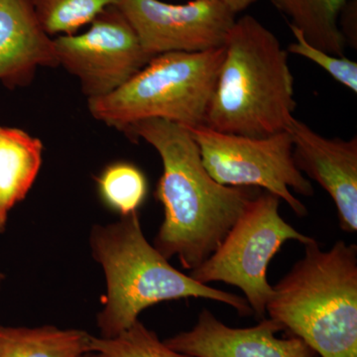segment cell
<instances>
[{
  "mask_svg": "<svg viewBox=\"0 0 357 357\" xmlns=\"http://www.w3.org/2000/svg\"><path fill=\"white\" fill-rule=\"evenodd\" d=\"M121 131L130 139L151 145L163 164L155 196L163 206L164 220L154 248L166 259L177 257L184 269H197L215 252L257 194L213 180L191 132L180 124L144 119Z\"/></svg>",
  "mask_w": 357,
  "mask_h": 357,
  "instance_id": "cell-1",
  "label": "cell"
},
{
  "mask_svg": "<svg viewBox=\"0 0 357 357\" xmlns=\"http://www.w3.org/2000/svg\"><path fill=\"white\" fill-rule=\"evenodd\" d=\"M288 55L276 35L253 16L236 20L204 126L249 137L288 131L297 105Z\"/></svg>",
  "mask_w": 357,
  "mask_h": 357,
  "instance_id": "cell-2",
  "label": "cell"
},
{
  "mask_svg": "<svg viewBox=\"0 0 357 357\" xmlns=\"http://www.w3.org/2000/svg\"><path fill=\"white\" fill-rule=\"evenodd\" d=\"M89 246L107 282L96 318L100 337H116L139 321L147 307L166 301L199 298L229 305L241 316L253 314L245 298L199 283L174 268L147 241L138 211L93 225Z\"/></svg>",
  "mask_w": 357,
  "mask_h": 357,
  "instance_id": "cell-3",
  "label": "cell"
},
{
  "mask_svg": "<svg viewBox=\"0 0 357 357\" xmlns=\"http://www.w3.org/2000/svg\"><path fill=\"white\" fill-rule=\"evenodd\" d=\"M273 287L266 312L321 357H357V246L316 239Z\"/></svg>",
  "mask_w": 357,
  "mask_h": 357,
  "instance_id": "cell-4",
  "label": "cell"
},
{
  "mask_svg": "<svg viewBox=\"0 0 357 357\" xmlns=\"http://www.w3.org/2000/svg\"><path fill=\"white\" fill-rule=\"evenodd\" d=\"M223 57L225 47L159 54L114 93L88 100L89 114L119 131L151 119L204 126Z\"/></svg>",
  "mask_w": 357,
  "mask_h": 357,
  "instance_id": "cell-5",
  "label": "cell"
},
{
  "mask_svg": "<svg viewBox=\"0 0 357 357\" xmlns=\"http://www.w3.org/2000/svg\"><path fill=\"white\" fill-rule=\"evenodd\" d=\"M281 199L258 194L248 204L222 243L190 276L199 283L223 282L241 289L257 318L264 319L273 286L267 280L268 265L288 241L303 245L312 237L301 234L279 213Z\"/></svg>",
  "mask_w": 357,
  "mask_h": 357,
  "instance_id": "cell-6",
  "label": "cell"
},
{
  "mask_svg": "<svg viewBox=\"0 0 357 357\" xmlns=\"http://www.w3.org/2000/svg\"><path fill=\"white\" fill-rule=\"evenodd\" d=\"M196 141L206 171L218 184L258 187L285 202L298 217H306V206L292 191L305 197L314 187L296 166L289 131L249 137L218 132L201 126L188 128Z\"/></svg>",
  "mask_w": 357,
  "mask_h": 357,
  "instance_id": "cell-7",
  "label": "cell"
},
{
  "mask_svg": "<svg viewBox=\"0 0 357 357\" xmlns=\"http://www.w3.org/2000/svg\"><path fill=\"white\" fill-rule=\"evenodd\" d=\"M59 66L77 77L88 100L114 93L151 60L117 6L98 14L81 34L54 38Z\"/></svg>",
  "mask_w": 357,
  "mask_h": 357,
  "instance_id": "cell-8",
  "label": "cell"
},
{
  "mask_svg": "<svg viewBox=\"0 0 357 357\" xmlns=\"http://www.w3.org/2000/svg\"><path fill=\"white\" fill-rule=\"evenodd\" d=\"M152 57L169 52H203L225 47L236 15L222 0H119L116 6Z\"/></svg>",
  "mask_w": 357,
  "mask_h": 357,
  "instance_id": "cell-9",
  "label": "cell"
},
{
  "mask_svg": "<svg viewBox=\"0 0 357 357\" xmlns=\"http://www.w3.org/2000/svg\"><path fill=\"white\" fill-rule=\"evenodd\" d=\"M289 132L293 139L296 166L318 183L333 199L338 223L345 232L357 231V138H328L294 119Z\"/></svg>",
  "mask_w": 357,
  "mask_h": 357,
  "instance_id": "cell-10",
  "label": "cell"
},
{
  "mask_svg": "<svg viewBox=\"0 0 357 357\" xmlns=\"http://www.w3.org/2000/svg\"><path fill=\"white\" fill-rule=\"evenodd\" d=\"M283 328L272 319H262L246 328H230L208 309L199 312L192 330L164 340L174 351L192 357H317L301 338L276 337Z\"/></svg>",
  "mask_w": 357,
  "mask_h": 357,
  "instance_id": "cell-11",
  "label": "cell"
},
{
  "mask_svg": "<svg viewBox=\"0 0 357 357\" xmlns=\"http://www.w3.org/2000/svg\"><path fill=\"white\" fill-rule=\"evenodd\" d=\"M56 67L54 38L42 27L31 0H0V84L26 88L40 68Z\"/></svg>",
  "mask_w": 357,
  "mask_h": 357,
  "instance_id": "cell-12",
  "label": "cell"
},
{
  "mask_svg": "<svg viewBox=\"0 0 357 357\" xmlns=\"http://www.w3.org/2000/svg\"><path fill=\"white\" fill-rule=\"evenodd\" d=\"M43 152L39 138L0 124V234L6 231L9 213L34 185Z\"/></svg>",
  "mask_w": 357,
  "mask_h": 357,
  "instance_id": "cell-13",
  "label": "cell"
},
{
  "mask_svg": "<svg viewBox=\"0 0 357 357\" xmlns=\"http://www.w3.org/2000/svg\"><path fill=\"white\" fill-rule=\"evenodd\" d=\"M91 338L76 328L0 326V357H79L91 351Z\"/></svg>",
  "mask_w": 357,
  "mask_h": 357,
  "instance_id": "cell-14",
  "label": "cell"
},
{
  "mask_svg": "<svg viewBox=\"0 0 357 357\" xmlns=\"http://www.w3.org/2000/svg\"><path fill=\"white\" fill-rule=\"evenodd\" d=\"M299 29L305 39L317 48L337 56H344L347 40L338 20L349 0H271Z\"/></svg>",
  "mask_w": 357,
  "mask_h": 357,
  "instance_id": "cell-15",
  "label": "cell"
},
{
  "mask_svg": "<svg viewBox=\"0 0 357 357\" xmlns=\"http://www.w3.org/2000/svg\"><path fill=\"white\" fill-rule=\"evenodd\" d=\"M96 183L103 203L121 215L138 211L146 199V177L138 167L128 162L107 166Z\"/></svg>",
  "mask_w": 357,
  "mask_h": 357,
  "instance_id": "cell-16",
  "label": "cell"
},
{
  "mask_svg": "<svg viewBox=\"0 0 357 357\" xmlns=\"http://www.w3.org/2000/svg\"><path fill=\"white\" fill-rule=\"evenodd\" d=\"M119 0H31L33 8L45 31L54 35L77 34L91 24L107 7Z\"/></svg>",
  "mask_w": 357,
  "mask_h": 357,
  "instance_id": "cell-17",
  "label": "cell"
},
{
  "mask_svg": "<svg viewBox=\"0 0 357 357\" xmlns=\"http://www.w3.org/2000/svg\"><path fill=\"white\" fill-rule=\"evenodd\" d=\"M91 349L100 357H192L167 347L139 321L114 337L93 335Z\"/></svg>",
  "mask_w": 357,
  "mask_h": 357,
  "instance_id": "cell-18",
  "label": "cell"
},
{
  "mask_svg": "<svg viewBox=\"0 0 357 357\" xmlns=\"http://www.w3.org/2000/svg\"><path fill=\"white\" fill-rule=\"evenodd\" d=\"M290 26V25H289ZM296 41L289 45L288 54L306 58L326 70L333 79L352 93H357V63L344 56H337L312 46L297 28L290 26Z\"/></svg>",
  "mask_w": 357,
  "mask_h": 357,
  "instance_id": "cell-19",
  "label": "cell"
},
{
  "mask_svg": "<svg viewBox=\"0 0 357 357\" xmlns=\"http://www.w3.org/2000/svg\"><path fill=\"white\" fill-rule=\"evenodd\" d=\"M340 16H342V28H340L347 42L356 39V0H349Z\"/></svg>",
  "mask_w": 357,
  "mask_h": 357,
  "instance_id": "cell-20",
  "label": "cell"
},
{
  "mask_svg": "<svg viewBox=\"0 0 357 357\" xmlns=\"http://www.w3.org/2000/svg\"><path fill=\"white\" fill-rule=\"evenodd\" d=\"M230 10L234 14L245 10L251 4L255 3L257 0H222Z\"/></svg>",
  "mask_w": 357,
  "mask_h": 357,
  "instance_id": "cell-21",
  "label": "cell"
},
{
  "mask_svg": "<svg viewBox=\"0 0 357 357\" xmlns=\"http://www.w3.org/2000/svg\"><path fill=\"white\" fill-rule=\"evenodd\" d=\"M4 281H6V275L0 272V291H1L2 286H3Z\"/></svg>",
  "mask_w": 357,
  "mask_h": 357,
  "instance_id": "cell-22",
  "label": "cell"
},
{
  "mask_svg": "<svg viewBox=\"0 0 357 357\" xmlns=\"http://www.w3.org/2000/svg\"><path fill=\"white\" fill-rule=\"evenodd\" d=\"M79 357H100L98 356V354H96V352H86V354H83V356H79Z\"/></svg>",
  "mask_w": 357,
  "mask_h": 357,
  "instance_id": "cell-23",
  "label": "cell"
}]
</instances>
